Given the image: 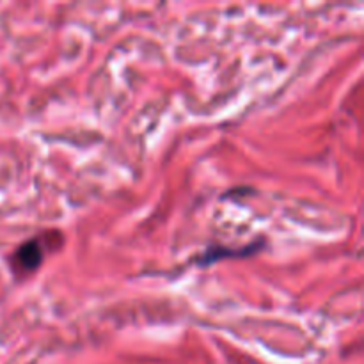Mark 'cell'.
<instances>
[{"label":"cell","mask_w":364,"mask_h":364,"mask_svg":"<svg viewBox=\"0 0 364 364\" xmlns=\"http://www.w3.org/2000/svg\"><path fill=\"white\" fill-rule=\"evenodd\" d=\"M14 259H16L18 267L27 272H34L39 267L43 265V259H45V251L41 247V242L39 240H27L25 244H21L20 247L14 252Z\"/></svg>","instance_id":"7a4b0ae2"},{"label":"cell","mask_w":364,"mask_h":364,"mask_svg":"<svg viewBox=\"0 0 364 364\" xmlns=\"http://www.w3.org/2000/svg\"><path fill=\"white\" fill-rule=\"evenodd\" d=\"M265 245V238H258V240L251 242L247 245H242V247H228V245L213 244L208 245L203 252H199L194 258V263L198 267H210L217 262H223V259H245L258 255Z\"/></svg>","instance_id":"6da1fadb"}]
</instances>
